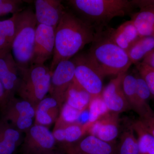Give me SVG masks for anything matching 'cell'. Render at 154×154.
Segmentation results:
<instances>
[{"label": "cell", "mask_w": 154, "mask_h": 154, "mask_svg": "<svg viewBox=\"0 0 154 154\" xmlns=\"http://www.w3.org/2000/svg\"><path fill=\"white\" fill-rule=\"evenodd\" d=\"M110 40L122 49L127 51L140 37L132 21H126L108 33Z\"/></svg>", "instance_id": "obj_17"}, {"label": "cell", "mask_w": 154, "mask_h": 154, "mask_svg": "<svg viewBox=\"0 0 154 154\" xmlns=\"http://www.w3.org/2000/svg\"><path fill=\"white\" fill-rule=\"evenodd\" d=\"M133 7L135 6L140 9L154 7V1H140L132 0L130 1Z\"/></svg>", "instance_id": "obj_34"}, {"label": "cell", "mask_w": 154, "mask_h": 154, "mask_svg": "<svg viewBox=\"0 0 154 154\" xmlns=\"http://www.w3.org/2000/svg\"><path fill=\"white\" fill-rule=\"evenodd\" d=\"M139 120L147 131L154 137V111L143 118L139 119Z\"/></svg>", "instance_id": "obj_32"}, {"label": "cell", "mask_w": 154, "mask_h": 154, "mask_svg": "<svg viewBox=\"0 0 154 154\" xmlns=\"http://www.w3.org/2000/svg\"><path fill=\"white\" fill-rule=\"evenodd\" d=\"M37 25L35 13L30 8L18 13L11 52L19 68H25L31 65Z\"/></svg>", "instance_id": "obj_4"}, {"label": "cell", "mask_w": 154, "mask_h": 154, "mask_svg": "<svg viewBox=\"0 0 154 154\" xmlns=\"http://www.w3.org/2000/svg\"><path fill=\"white\" fill-rule=\"evenodd\" d=\"M136 65L140 75L147 85L152 96L154 97V69L141 62L136 64Z\"/></svg>", "instance_id": "obj_31"}, {"label": "cell", "mask_w": 154, "mask_h": 154, "mask_svg": "<svg viewBox=\"0 0 154 154\" xmlns=\"http://www.w3.org/2000/svg\"><path fill=\"white\" fill-rule=\"evenodd\" d=\"M122 88L131 110L137 113L139 118L148 115L138 98L136 76L127 72L125 74L122 80Z\"/></svg>", "instance_id": "obj_19"}, {"label": "cell", "mask_w": 154, "mask_h": 154, "mask_svg": "<svg viewBox=\"0 0 154 154\" xmlns=\"http://www.w3.org/2000/svg\"><path fill=\"white\" fill-rule=\"evenodd\" d=\"M140 37L154 36V7L140 9L131 16Z\"/></svg>", "instance_id": "obj_18"}, {"label": "cell", "mask_w": 154, "mask_h": 154, "mask_svg": "<svg viewBox=\"0 0 154 154\" xmlns=\"http://www.w3.org/2000/svg\"><path fill=\"white\" fill-rule=\"evenodd\" d=\"M91 98L88 92L73 81L67 91L64 102L82 111L88 108Z\"/></svg>", "instance_id": "obj_22"}, {"label": "cell", "mask_w": 154, "mask_h": 154, "mask_svg": "<svg viewBox=\"0 0 154 154\" xmlns=\"http://www.w3.org/2000/svg\"><path fill=\"white\" fill-rule=\"evenodd\" d=\"M60 108L55 99L51 96L45 97L35 107L34 124L48 127L57 120Z\"/></svg>", "instance_id": "obj_16"}, {"label": "cell", "mask_w": 154, "mask_h": 154, "mask_svg": "<svg viewBox=\"0 0 154 154\" xmlns=\"http://www.w3.org/2000/svg\"><path fill=\"white\" fill-rule=\"evenodd\" d=\"M63 149L69 154H118L115 143L104 141L90 134Z\"/></svg>", "instance_id": "obj_11"}, {"label": "cell", "mask_w": 154, "mask_h": 154, "mask_svg": "<svg viewBox=\"0 0 154 154\" xmlns=\"http://www.w3.org/2000/svg\"><path fill=\"white\" fill-rule=\"evenodd\" d=\"M2 112V119L5 120L21 116H28L34 119L35 116V108L30 102L15 97L9 100Z\"/></svg>", "instance_id": "obj_20"}, {"label": "cell", "mask_w": 154, "mask_h": 154, "mask_svg": "<svg viewBox=\"0 0 154 154\" xmlns=\"http://www.w3.org/2000/svg\"><path fill=\"white\" fill-rule=\"evenodd\" d=\"M88 110L89 123L91 124H93L110 112L101 96L91 98Z\"/></svg>", "instance_id": "obj_27"}, {"label": "cell", "mask_w": 154, "mask_h": 154, "mask_svg": "<svg viewBox=\"0 0 154 154\" xmlns=\"http://www.w3.org/2000/svg\"><path fill=\"white\" fill-rule=\"evenodd\" d=\"M117 148L118 154H139L137 139L134 131L130 125L121 135Z\"/></svg>", "instance_id": "obj_25"}, {"label": "cell", "mask_w": 154, "mask_h": 154, "mask_svg": "<svg viewBox=\"0 0 154 154\" xmlns=\"http://www.w3.org/2000/svg\"><path fill=\"white\" fill-rule=\"evenodd\" d=\"M18 13L8 19L0 21V55L11 52L17 30Z\"/></svg>", "instance_id": "obj_21"}, {"label": "cell", "mask_w": 154, "mask_h": 154, "mask_svg": "<svg viewBox=\"0 0 154 154\" xmlns=\"http://www.w3.org/2000/svg\"><path fill=\"white\" fill-rule=\"evenodd\" d=\"M119 115L110 111L93 123L88 134L104 141L114 143L119 133Z\"/></svg>", "instance_id": "obj_14"}, {"label": "cell", "mask_w": 154, "mask_h": 154, "mask_svg": "<svg viewBox=\"0 0 154 154\" xmlns=\"http://www.w3.org/2000/svg\"><path fill=\"white\" fill-rule=\"evenodd\" d=\"M141 63L154 69V49L144 58Z\"/></svg>", "instance_id": "obj_36"}, {"label": "cell", "mask_w": 154, "mask_h": 154, "mask_svg": "<svg viewBox=\"0 0 154 154\" xmlns=\"http://www.w3.org/2000/svg\"><path fill=\"white\" fill-rule=\"evenodd\" d=\"M130 126L137 136L139 154H154V137L145 129L139 119L132 121Z\"/></svg>", "instance_id": "obj_24"}, {"label": "cell", "mask_w": 154, "mask_h": 154, "mask_svg": "<svg viewBox=\"0 0 154 154\" xmlns=\"http://www.w3.org/2000/svg\"><path fill=\"white\" fill-rule=\"evenodd\" d=\"M22 131L2 119L0 120V154H14L23 142Z\"/></svg>", "instance_id": "obj_15"}, {"label": "cell", "mask_w": 154, "mask_h": 154, "mask_svg": "<svg viewBox=\"0 0 154 154\" xmlns=\"http://www.w3.org/2000/svg\"><path fill=\"white\" fill-rule=\"evenodd\" d=\"M55 39V28L38 24L36 27L34 53L31 65L44 64L51 56L53 55Z\"/></svg>", "instance_id": "obj_9"}, {"label": "cell", "mask_w": 154, "mask_h": 154, "mask_svg": "<svg viewBox=\"0 0 154 154\" xmlns=\"http://www.w3.org/2000/svg\"><path fill=\"white\" fill-rule=\"evenodd\" d=\"M91 24L65 9L55 29V47L51 64L52 73L58 64L71 59L81 50L95 40L98 32Z\"/></svg>", "instance_id": "obj_1"}, {"label": "cell", "mask_w": 154, "mask_h": 154, "mask_svg": "<svg viewBox=\"0 0 154 154\" xmlns=\"http://www.w3.org/2000/svg\"><path fill=\"white\" fill-rule=\"evenodd\" d=\"M20 80L19 67L12 52L0 55V82L10 100L17 94Z\"/></svg>", "instance_id": "obj_12"}, {"label": "cell", "mask_w": 154, "mask_h": 154, "mask_svg": "<svg viewBox=\"0 0 154 154\" xmlns=\"http://www.w3.org/2000/svg\"><path fill=\"white\" fill-rule=\"evenodd\" d=\"M89 111L88 108L86 110H83L80 113L77 123L82 125H85L89 123Z\"/></svg>", "instance_id": "obj_35"}, {"label": "cell", "mask_w": 154, "mask_h": 154, "mask_svg": "<svg viewBox=\"0 0 154 154\" xmlns=\"http://www.w3.org/2000/svg\"><path fill=\"white\" fill-rule=\"evenodd\" d=\"M87 55L103 78L126 73L132 64L127 51L102 31L97 33Z\"/></svg>", "instance_id": "obj_2"}, {"label": "cell", "mask_w": 154, "mask_h": 154, "mask_svg": "<svg viewBox=\"0 0 154 154\" xmlns=\"http://www.w3.org/2000/svg\"><path fill=\"white\" fill-rule=\"evenodd\" d=\"M25 2L22 0H0V17L8 14L14 15L22 11Z\"/></svg>", "instance_id": "obj_30"}, {"label": "cell", "mask_w": 154, "mask_h": 154, "mask_svg": "<svg viewBox=\"0 0 154 154\" xmlns=\"http://www.w3.org/2000/svg\"><path fill=\"white\" fill-rule=\"evenodd\" d=\"M75 65L74 81L85 90L91 97L101 96L103 77L87 54H81L72 59Z\"/></svg>", "instance_id": "obj_6"}, {"label": "cell", "mask_w": 154, "mask_h": 154, "mask_svg": "<svg viewBox=\"0 0 154 154\" xmlns=\"http://www.w3.org/2000/svg\"><path fill=\"white\" fill-rule=\"evenodd\" d=\"M125 74L116 76L103 88L101 96L110 112L120 114L131 110L122 88Z\"/></svg>", "instance_id": "obj_10"}, {"label": "cell", "mask_w": 154, "mask_h": 154, "mask_svg": "<svg viewBox=\"0 0 154 154\" xmlns=\"http://www.w3.org/2000/svg\"><path fill=\"white\" fill-rule=\"evenodd\" d=\"M154 49V36H146L139 37L127 52L132 64H136Z\"/></svg>", "instance_id": "obj_23"}, {"label": "cell", "mask_w": 154, "mask_h": 154, "mask_svg": "<svg viewBox=\"0 0 154 154\" xmlns=\"http://www.w3.org/2000/svg\"><path fill=\"white\" fill-rule=\"evenodd\" d=\"M93 124L88 123L82 125L78 123L65 124V139L63 146V148L77 142L83 136L88 133V131Z\"/></svg>", "instance_id": "obj_26"}, {"label": "cell", "mask_w": 154, "mask_h": 154, "mask_svg": "<svg viewBox=\"0 0 154 154\" xmlns=\"http://www.w3.org/2000/svg\"><path fill=\"white\" fill-rule=\"evenodd\" d=\"M82 112L64 102L61 107L59 116L57 119L64 124L77 123Z\"/></svg>", "instance_id": "obj_29"}, {"label": "cell", "mask_w": 154, "mask_h": 154, "mask_svg": "<svg viewBox=\"0 0 154 154\" xmlns=\"http://www.w3.org/2000/svg\"><path fill=\"white\" fill-rule=\"evenodd\" d=\"M36 20L42 24L55 28L62 17L64 6L60 0H36L34 1Z\"/></svg>", "instance_id": "obj_13"}, {"label": "cell", "mask_w": 154, "mask_h": 154, "mask_svg": "<svg viewBox=\"0 0 154 154\" xmlns=\"http://www.w3.org/2000/svg\"><path fill=\"white\" fill-rule=\"evenodd\" d=\"M10 99L8 97L5 90L0 82V109L1 111L5 107Z\"/></svg>", "instance_id": "obj_33"}, {"label": "cell", "mask_w": 154, "mask_h": 154, "mask_svg": "<svg viewBox=\"0 0 154 154\" xmlns=\"http://www.w3.org/2000/svg\"><path fill=\"white\" fill-rule=\"evenodd\" d=\"M136 78V90L138 98L141 105L148 114L153 110L148 103L149 99L152 96L149 89L144 80L140 75L135 76Z\"/></svg>", "instance_id": "obj_28"}, {"label": "cell", "mask_w": 154, "mask_h": 154, "mask_svg": "<svg viewBox=\"0 0 154 154\" xmlns=\"http://www.w3.org/2000/svg\"><path fill=\"white\" fill-rule=\"evenodd\" d=\"M67 3L77 16L95 28L116 17H124L133 7L128 0H69Z\"/></svg>", "instance_id": "obj_3"}, {"label": "cell", "mask_w": 154, "mask_h": 154, "mask_svg": "<svg viewBox=\"0 0 154 154\" xmlns=\"http://www.w3.org/2000/svg\"><path fill=\"white\" fill-rule=\"evenodd\" d=\"M25 133L23 154H53L56 141L47 127L34 124Z\"/></svg>", "instance_id": "obj_7"}, {"label": "cell", "mask_w": 154, "mask_h": 154, "mask_svg": "<svg viewBox=\"0 0 154 154\" xmlns=\"http://www.w3.org/2000/svg\"><path fill=\"white\" fill-rule=\"evenodd\" d=\"M75 65L72 59L63 60L58 64L51 73L49 93L61 107L66 95L75 77Z\"/></svg>", "instance_id": "obj_8"}, {"label": "cell", "mask_w": 154, "mask_h": 154, "mask_svg": "<svg viewBox=\"0 0 154 154\" xmlns=\"http://www.w3.org/2000/svg\"><path fill=\"white\" fill-rule=\"evenodd\" d=\"M19 70L21 80L17 94L21 99L30 102L35 109L49 92L50 69L44 64H33Z\"/></svg>", "instance_id": "obj_5"}]
</instances>
